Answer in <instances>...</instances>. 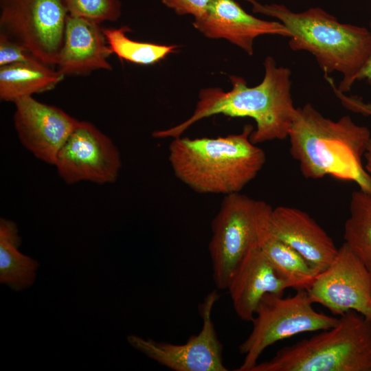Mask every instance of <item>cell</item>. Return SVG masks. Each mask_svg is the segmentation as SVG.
I'll use <instances>...</instances> for the list:
<instances>
[{
    "instance_id": "1",
    "label": "cell",
    "mask_w": 371,
    "mask_h": 371,
    "mask_svg": "<svg viewBox=\"0 0 371 371\" xmlns=\"http://www.w3.org/2000/svg\"><path fill=\"white\" fill-rule=\"evenodd\" d=\"M265 76L258 85L249 87L241 77L230 76V91L218 87L203 89L192 115L181 123L164 130L155 131V138H175L196 122L214 115L231 117H250L256 125L250 135L255 144L289 136L296 109L291 96V72L278 67L274 58L264 62Z\"/></svg>"
},
{
    "instance_id": "2",
    "label": "cell",
    "mask_w": 371,
    "mask_h": 371,
    "mask_svg": "<svg viewBox=\"0 0 371 371\" xmlns=\"http://www.w3.org/2000/svg\"><path fill=\"white\" fill-rule=\"evenodd\" d=\"M288 137L290 154L305 178L353 181L371 194V175L362 162L371 139L368 128L349 115L326 118L307 103L297 108Z\"/></svg>"
},
{
    "instance_id": "3",
    "label": "cell",
    "mask_w": 371,
    "mask_h": 371,
    "mask_svg": "<svg viewBox=\"0 0 371 371\" xmlns=\"http://www.w3.org/2000/svg\"><path fill=\"white\" fill-rule=\"evenodd\" d=\"M253 130L246 124L241 133L223 137L173 138L168 158L175 176L199 194L240 192L266 161L264 150L250 140Z\"/></svg>"
},
{
    "instance_id": "4",
    "label": "cell",
    "mask_w": 371,
    "mask_h": 371,
    "mask_svg": "<svg viewBox=\"0 0 371 371\" xmlns=\"http://www.w3.org/2000/svg\"><path fill=\"white\" fill-rule=\"evenodd\" d=\"M254 13L278 20L291 33L289 45L294 51L312 54L325 76L333 71L343 75L337 89L348 92L371 54V31L364 27L342 23L320 8L294 12L284 5L262 4L247 0Z\"/></svg>"
},
{
    "instance_id": "5",
    "label": "cell",
    "mask_w": 371,
    "mask_h": 371,
    "mask_svg": "<svg viewBox=\"0 0 371 371\" xmlns=\"http://www.w3.org/2000/svg\"><path fill=\"white\" fill-rule=\"evenodd\" d=\"M251 371H371V321L348 311L335 326L283 347Z\"/></svg>"
},
{
    "instance_id": "6",
    "label": "cell",
    "mask_w": 371,
    "mask_h": 371,
    "mask_svg": "<svg viewBox=\"0 0 371 371\" xmlns=\"http://www.w3.org/2000/svg\"><path fill=\"white\" fill-rule=\"evenodd\" d=\"M273 207L240 192L224 195L211 223L208 249L216 287L227 289L243 256L259 243L269 226Z\"/></svg>"
},
{
    "instance_id": "7",
    "label": "cell",
    "mask_w": 371,
    "mask_h": 371,
    "mask_svg": "<svg viewBox=\"0 0 371 371\" xmlns=\"http://www.w3.org/2000/svg\"><path fill=\"white\" fill-rule=\"evenodd\" d=\"M339 318L317 312L306 289L295 294L267 293L260 300L251 321V332L238 346L245 355L236 371H251L263 351L271 345L296 335L323 330L335 326Z\"/></svg>"
},
{
    "instance_id": "8",
    "label": "cell",
    "mask_w": 371,
    "mask_h": 371,
    "mask_svg": "<svg viewBox=\"0 0 371 371\" xmlns=\"http://www.w3.org/2000/svg\"><path fill=\"white\" fill-rule=\"evenodd\" d=\"M68 15L63 0H0V33L56 66Z\"/></svg>"
},
{
    "instance_id": "9",
    "label": "cell",
    "mask_w": 371,
    "mask_h": 371,
    "mask_svg": "<svg viewBox=\"0 0 371 371\" xmlns=\"http://www.w3.org/2000/svg\"><path fill=\"white\" fill-rule=\"evenodd\" d=\"M54 166L67 183L87 181L104 184L116 181L122 161L117 148L109 137L91 122L78 121Z\"/></svg>"
},
{
    "instance_id": "10",
    "label": "cell",
    "mask_w": 371,
    "mask_h": 371,
    "mask_svg": "<svg viewBox=\"0 0 371 371\" xmlns=\"http://www.w3.org/2000/svg\"><path fill=\"white\" fill-rule=\"evenodd\" d=\"M306 291L333 315L355 311L371 321V273L345 243Z\"/></svg>"
},
{
    "instance_id": "11",
    "label": "cell",
    "mask_w": 371,
    "mask_h": 371,
    "mask_svg": "<svg viewBox=\"0 0 371 371\" xmlns=\"http://www.w3.org/2000/svg\"><path fill=\"white\" fill-rule=\"evenodd\" d=\"M219 295L210 292L199 306L203 320L200 332L183 344H174L129 335L128 343L157 363L175 371H227L223 347L212 319V311Z\"/></svg>"
},
{
    "instance_id": "12",
    "label": "cell",
    "mask_w": 371,
    "mask_h": 371,
    "mask_svg": "<svg viewBox=\"0 0 371 371\" xmlns=\"http://www.w3.org/2000/svg\"><path fill=\"white\" fill-rule=\"evenodd\" d=\"M14 104V128L21 142L36 158L54 165L78 120L32 96L20 98Z\"/></svg>"
},
{
    "instance_id": "13",
    "label": "cell",
    "mask_w": 371,
    "mask_h": 371,
    "mask_svg": "<svg viewBox=\"0 0 371 371\" xmlns=\"http://www.w3.org/2000/svg\"><path fill=\"white\" fill-rule=\"evenodd\" d=\"M192 24L207 38L226 39L249 55L254 53V41L258 36H291L281 22L258 19L246 12L234 0H213L205 13L194 19Z\"/></svg>"
},
{
    "instance_id": "14",
    "label": "cell",
    "mask_w": 371,
    "mask_h": 371,
    "mask_svg": "<svg viewBox=\"0 0 371 371\" xmlns=\"http://www.w3.org/2000/svg\"><path fill=\"white\" fill-rule=\"evenodd\" d=\"M270 228L276 237L298 252L317 273L327 269L338 253V248L325 230L308 213L298 208H273Z\"/></svg>"
},
{
    "instance_id": "15",
    "label": "cell",
    "mask_w": 371,
    "mask_h": 371,
    "mask_svg": "<svg viewBox=\"0 0 371 371\" xmlns=\"http://www.w3.org/2000/svg\"><path fill=\"white\" fill-rule=\"evenodd\" d=\"M288 288L291 284L280 276L258 243L238 263L227 289L239 318L251 322L265 295L283 294Z\"/></svg>"
},
{
    "instance_id": "16",
    "label": "cell",
    "mask_w": 371,
    "mask_h": 371,
    "mask_svg": "<svg viewBox=\"0 0 371 371\" xmlns=\"http://www.w3.org/2000/svg\"><path fill=\"white\" fill-rule=\"evenodd\" d=\"M113 54L100 24L68 15L57 70L65 76H84L98 69L111 70Z\"/></svg>"
},
{
    "instance_id": "17",
    "label": "cell",
    "mask_w": 371,
    "mask_h": 371,
    "mask_svg": "<svg viewBox=\"0 0 371 371\" xmlns=\"http://www.w3.org/2000/svg\"><path fill=\"white\" fill-rule=\"evenodd\" d=\"M65 78L41 62L17 63L0 67V99L14 102L34 93L54 89Z\"/></svg>"
},
{
    "instance_id": "18",
    "label": "cell",
    "mask_w": 371,
    "mask_h": 371,
    "mask_svg": "<svg viewBox=\"0 0 371 371\" xmlns=\"http://www.w3.org/2000/svg\"><path fill=\"white\" fill-rule=\"evenodd\" d=\"M21 239L16 223L0 220V282L21 291L34 282L38 263L20 252Z\"/></svg>"
},
{
    "instance_id": "19",
    "label": "cell",
    "mask_w": 371,
    "mask_h": 371,
    "mask_svg": "<svg viewBox=\"0 0 371 371\" xmlns=\"http://www.w3.org/2000/svg\"><path fill=\"white\" fill-rule=\"evenodd\" d=\"M258 245L280 276L296 290L307 289L319 273L298 252L273 235L270 223Z\"/></svg>"
},
{
    "instance_id": "20",
    "label": "cell",
    "mask_w": 371,
    "mask_h": 371,
    "mask_svg": "<svg viewBox=\"0 0 371 371\" xmlns=\"http://www.w3.org/2000/svg\"><path fill=\"white\" fill-rule=\"evenodd\" d=\"M349 212L344 224V243L371 273V194L360 189L353 191Z\"/></svg>"
},
{
    "instance_id": "21",
    "label": "cell",
    "mask_w": 371,
    "mask_h": 371,
    "mask_svg": "<svg viewBox=\"0 0 371 371\" xmlns=\"http://www.w3.org/2000/svg\"><path fill=\"white\" fill-rule=\"evenodd\" d=\"M106 42L120 59L142 65H150L175 53L177 45H164L139 42L129 38L126 33L131 31L128 26L120 28H102Z\"/></svg>"
},
{
    "instance_id": "22",
    "label": "cell",
    "mask_w": 371,
    "mask_h": 371,
    "mask_svg": "<svg viewBox=\"0 0 371 371\" xmlns=\"http://www.w3.org/2000/svg\"><path fill=\"white\" fill-rule=\"evenodd\" d=\"M69 15L100 24L115 21L121 15L120 0H63Z\"/></svg>"
},
{
    "instance_id": "23",
    "label": "cell",
    "mask_w": 371,
    "mask_h": 371,
    "mask_svg": "<svg viewBox=\"0 0 371 371\" xmlns=\"http://www.w3.org/2000/svg\"><path fill=\"white\" fill-rule=\"evenodd\" d=\"M370 27L371 31V21ZM326 78L331 85L335 94L340 100L341 104L346 109L365 116H371V102H365L361 97L357 95H346L345 93L341 92L337 89L333 80L329 76ZM361 80H371V54L355 78L356 81Z\"/></svg>"
},
{
    "instance_id": "24",
    "label": "cell",
    "mask_w": 371,
    "mask_h": 371,
    "mask_svg": "<svg viewBox=\"0 0 371 371\" xmlns=\"http://www.w3.org/2000/svg\"><path fill=\"white\" fill-rule=\"evenodd\" d=\"M33 62L41 61L23 46L0 33V67Z\"/></svg>"
},
{
    "instance_id": "25",
    "label": "cell",
    "mask_w": 371,
    "mask_h": 371,
    "mask_svg": "<svg viewBox=\"0 0 371 371\" xmlns=\"http://www.w3.org/2000/svg\"><path fill=\"white\" fill-rule=\"evenodd\" d=\"M213 0H161L167 8L178 15L190 14L194 19L201 17Z\"/></svg>"
},
{
    "instance_id": "26",
    "label": "cell",
    "mask_w": 371,
    "mask_h": 371,
    "mask_svg": "<svg viewBox=\"0 0 371 371\" xmlns=\"http://www.w3.org/2000/svg\"><path fill=\"white\" fill-rule=\"evenodd\" d=\"M364 158L366 160L365 169L371 175V139L365 152Z\"/></svg>"
}]
</instances>
